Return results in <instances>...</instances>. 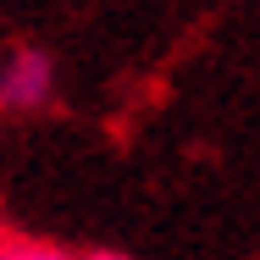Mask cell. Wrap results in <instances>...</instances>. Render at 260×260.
Returning a JSON list of instances; mask_svg holds the SVG:
<instances>
[{
    "label": "cell",
    "mask_w": 260,
    "mask_h": 260,
    "mask_svg": "<svg viewBox=\"0 0 260 260\" xmlns=\"http://www.w3.org/2000/svg\"><path fill=\"white\" fill-rule=\"evenodd\" d=\"M50 83H55V67L39 50H22V55H11V67L0 72V100L17 105V111H34V105L50 100Z\"/></svg>",
    "instance_id": "1"
},
{
    "label": "cell",
    "mask_w": 260,
    "mask_h": 260,
    "mask_svg": "<svg viewBox=\"0 0 260 260\" xmlns=\"http://www.w3.org/2000/svg\"><path fill=\"white\" fill-rule=\"evenodd\" d=\"M0 260H67L61 249H50V244H0Z\"/></svg>",
    "instance_id": "2"
},
{
    "label": "cell",
    "mask_w": 260,
    "mask_h": 260,
    "mask_svg": "<svg viewBox=\"0 0 260 260\" xmlns=\"http://www.w3.org/2000/svg\"><path fill=\"white\" fill-rule=\"evenodd\" d=\"M83 260H127V255H116V249H100V255H83Z\"/></svg>",
    "instance_id": "3"
}]
</instances>
